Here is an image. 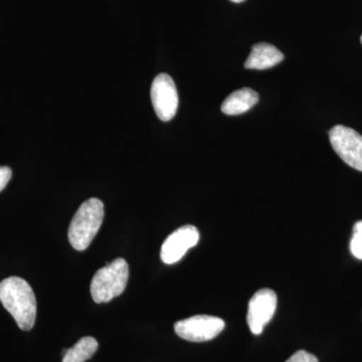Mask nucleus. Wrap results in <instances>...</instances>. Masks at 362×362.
Masks as SVG:
<instances>
[{
  "instance_id": "nucleus-1",
  "label": "nucleus",
  "mask_w": 362,
  "mask_h": 362,
  "mask_svg": "<svg viewBox=\"0 0 362 362\" xmlns=\"http://www.w3.org/2000/svg\"><path fill=\"white\" fill-rule=\"evenodd\" d=\"M0 302L13 317L21 330H32L37 318V299L32 287L20 277L0 282Z\"/></svg>"
},
{
  "instance_id": "nucleus-2",
  "label": "nucleus",
  "mask_w": 362,
  "mask_h": 362,
  "mask_svg": "<svg viewBox=\"0 0 362 362\" xmlns=\"http://www.w3.org/2000/svg\"><path fill=\"white\" fill-rule=\"evenodd\" d=\"M104 204L90 199L83 202L74 216L69 228V242L77 251H85L96 237L104 221Z\"/></svg>"
},
{
  "instance_id": "nucleus-3",
  "label": "nucleus",
  "mask_w": 362,
  "mask_h": 362,
  "mask_svg": "<svg viewBox=\"0 0 362 362\" xmlns=\"http://www.w3.org/2000/svg\"><path fill=\"white\" fill-rule=\"evenodd\" d=\"M129 266L122 258L114 259L95 274L90 282V295L98 304L108 303L120 296L127 286Z\"/></svg>"
},
{
  "instance_id": "nucleus-4",
  "label": "nucleus",
  "mask_w": 362,
  "mask_h": 362,
  "mask_svg": "<svg viewBox=\"0 0 362 362\" xmlns=\"http://www.w3.org/2000/svg\"><path fill=\"white\" fill-rule=\"evenodd\" d=\"M333 149L350 168L362 171V136L346 126L337 125L330 130Z\"/></svg>"
},
{
  "instance_id": "nucleus-5",
  "label": "nucleus",
  "mask_w": 362,
  "mask_h": 362,
  "mask_svg": "<svg viewBox=\"0 0 362 362\" xmlns=\"http://www.w3.org/2000/svg\"><path fill=\"white\" fill-rule=\"evenodd\" d=\"M226 323L218 317L197 315L175 323L176 334L192 342H204L214 339L225 328Z\"/></svg>"
},
{
  "instance_id": "nucleus-6",
  "label": "nucleus",
  "mask_w": 362,
  "mask_h": 362,
  "mask_svg": "<svg viewBox=\"0 0 362 362\" xmlns=\"http://www.w3.org/2000/svg\"><path fill=\"white\" fill-rule=\"evenodd\" d=\"M151 101L157 117L164 122L175 116L178 93L175 81L168 74H159L151 85Z\"/></svg>"
},
{
  "instance_id": "nucleus-7",
  "label": "nucleus",
  "mask_w": 362,
  "mask_h": 362,
  "mask_svg": "<svg viewBox=\"0 0 362 362\" xmlns=\"http://www.w3.org/2000/svg\"><path fill=\"white\" fill-rule=\"evenodd\" d=\"M277 308V295L271 289L255 293L249 302L247 321L252 334L259 335L270 322Z\"/></svg>"
},
{
  "instance_id": "nucleus-8",
  "label": "nucleus",
  "mask_w": 362,
  "mask_h": 362,
  "mask_svg": "<svg viewBox=\"0 0 362 362\" xmlns=\"http://www.w3.org/2000/svg\"><path fill=\"white\" fill-rule=\"evenodd\" d=\"M199 240V230L194 226H183L164 240L160 258L166 265L180 261L188 250L197 246Z\"/></svg>"
},
{
  "instance_id": "nucleus-9",
  "label": "nucleus",
  "mask_w": 362,
  "mask_h": 362,
  "mask_svg": "<svg viewBox=\"0 0 362 362\" xmlns=\"http://www.w3.org/2000/svg\"><path fill=\"white\" fill-rule=\"evenodd\" d=\"M284 59V54L277 47L266 42L255 45L251 54L245 63V68L250 70H267L278 65Z\"/></svg>"
},
{
  "instance_id": "nucleus-10",
  "label": "nucleus",
  "mask_w": 362,
  "mask_h": 362,
  "mask_svg": "<svg viewBox=\"0 0 362 362\" xmlns=\"http://www.w3.org/2000/svg\"><path fill=\"white\" fill-rule=\"evenodd\" d=\"M259 95L250 88L235 90L232 93L221 105V111L226 115L235 116L246 113L252 107L258 103Z\"/></svg>"
},
{
  "instance_id": "nucleus-11",
  "label": "nucleus",
  "mask_w": 362,
  "mask_h": 362,
  "mask_svg": "<svg viewBox=\"0 0 362 362\" xmlns=\"http://www.w3.org/2000/svg\"><path fill=\"white\" fill-rule=\"evenodd\" d=\"M98 341L95 338L87 337L80 340L70 349H66L63 362H85L96 354Z\"/></svg>"
},
{
  "instance_id": "nucleus-12",
  "label": "nucleus",
  "mask_w": 362,
  "mask_h": 362,
  "mask_svg": "<svg viewBox=\"0 0 362 362\" xmlns=\"http://www.w3.org/2000/svg\"><path fill=\"white\" fill-rule=\"evenodd\" d=\"M350 251L356 259H362V221H357L354 228Z\"/></svg>"
},
{
  "instance_id": "nucleus-13",
  "label": "nucleus",
  "mask_w": 362,
  "mask_h": 362,
  "mask_svg": "<svg viewBox=\"0 0 362 362\" xmlns=\"http://www.w3.org/2000/svg\"><path fill=\"white\" fill-rule=\"evenodd\" d=\"M286 362H319L318 359L313 354L305 351V350H299L296 354H293Z\"/></svg>"
},
{
  "instance_id": "nucleus-14",
  "label": "nucleus",
  "mask_w": 362,
  "mask_h": 362,
  "mask_svg": "<svg viewBox=\"0 0 362 362\" xmlns=\"http://www.w3.org/2000/svg\"><path fill=\"white\" fill-rule=\"evenodd\" d=\"M11 176H13V171H11V168H7V166L0 168V192L6 187Z\"/></svg>"
},
{
  "instance_id": "nucleus-15",
  "label": "nucleus",
  "mask_w": 362,
  "mask_h": 362,
  "mask_svg": "<svg viewBox=\"0 0 362 362\" xmlns=\"http://www.w3.org/2000/svg\"><path fill=\"white\" fill-rule=\"evenodd\" d=\"M230 1L235 2V4H240V2L245 1V0H230Z\"/></svg>"
},
{
  "instance_id": "nucleus-16",
  "label": "nucleus",
  "mask_w": 362,
  "mask_h": 362,
  "mask_svg": "<svg viewBox=\"0 0 362 362\" xmlns=\"http://www.w3.org/2000/svg\"><path fill=\"white\" fill-rule=\"evenodd\" d=\"M361 44H362V35H361Z\"/></svg>"
}]
</instances>
